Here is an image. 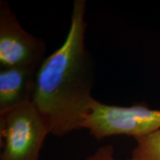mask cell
<instances>
[{
	"label": "cell",
	"mask_w": 160,
	"mask_h": 160,
	"mask_svg": "<svg viewBox=\"0 0 160 160\" xmlns=\"http://www.w3.org/2000/svg\"><path fill=\"white\" fill-rule=\"evenodd\" d=\"M80 128L88 129L97 140L126 135L135 139L160 130V110L145 104L130 107L109 105L93 98Z\"/></svg>",
	"instance_id": "3"
},
{
	"label": "cell",
	"mask_w": 160,
	"mask_h": 160,
	"mask_svg": "<svg viewBox=\"0 0 160 160\" xmlns=\"http://www.w3.org/2000/svg\"><path fill=\"white\" fill-rule=\"evenodd\" d=\"M137 146L132 152L136 160H160V130L137 138Z\"/></svg>",
	"instance_id": "6"
},
{
	"label": "cell",
	"mask_w": 160,
	"mask_h": 160,
	"mask_svg": "<svg viewBox=\"0 0 160 160\" xmlns=\"http://www.w3.org/2000/svg\"><path fill=\"white\" fill-rule=\"evenodd\" d=\"M114 148L112 145H106L98 148L93 154L89 156L86 160H117L113 157ZM125 160H136L133 158Z\"/></svg>",
	"instance_id": "7"
},
{
	"label": "cell",
	"mask_w": 160,
	"mask_h": 160,
	"mask_svg": "<svg viewBox=\"0 0 160 160\" xmlns=\"http://www.w3.org/2000/svg\"><path fill=\"white\" fill-rule=\"evenodd\" d=\"M37 70L0 68V113L31 102Z\"/></svg>",
	"instance_id": "5"
},
{
	"label": "cell",
	"mask_w": 160,
	"mask_h": 160,
	"mask_svg": "<svg viewBox=\"0 0 160 160\" xmlns=\"http://www.w3.org/2000/svg\"><path fill=\"white\" fill-rule=\"evenodd\" d=\"M85 0H75L67 37L38 68L32 102L51 133L64 137L80 128L93 98L95 68L85 45Z\"/></svg>",
	"instance_id": "1"
},
{
	"label": "cell",
	"mask_w": 160,
	"mask_h": 160,
	"mask_svg": "<svg viewBox=\"0 0 160 160\" xmlns=\"http://www.w3.org/2000/svg\"><path fill=\"white\" fill-rule=\"evenodd\" d=\"M51 130L34 104L0 113V160H39Z\"/></svg>",
	"instance_id": "2"
},
{
	"label": "cell",
	"mask_w": 160,
	"mask_h": 160,
	"mask_svg": "<svg viewBox=\"0 0 160 160\" xmlns=\"http://www.w3.org/2000/svg\"><path fill=\"white\" fill-rule=\"evenodd\" d=\"M45 42L22 28L9 3L0 2V68L38 69L45 59Z\"/></svg>",
	"instance_id": "4"
}]
</instances>
